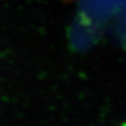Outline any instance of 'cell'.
<instances>
[{
    "mask_svg": "<svg viewBox=\"0 0 126 126\" xmlns=\"http://www.w3.org/2000/svg\"><path fill=\"white\" fill-rule=\"evenodd\" d=\"M79 26L92 27L115 19L126 28V0H77Z\"/></svg>",
    "mask_w": 126,
    "mask_h": 126,
    "instance_id": "cell-1",
    "label": "cell"
}]
</instances>
